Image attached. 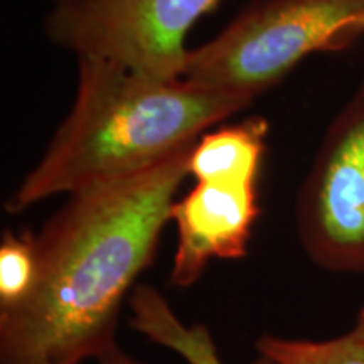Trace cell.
I'll use <instances>...</instances> for the list:
<instances>
[{
	"label": "cell",
	"mask_w": 364,
	"mask_h": 364,
	"mask_svg": "<svg viewBox=\"0 0 364 364\" xmlns=\"http://www.w3.org/2000/svg\"><path fill=\"white\" fill-rule=\"evenodd\" d=\"M194 145L129 179L73 194L36 235L38 280L0 311V364H81L117 343L122 302L152 263Z\"/></svg>",
	"instance_id": "cell-1"
},
{
	"label": "cell",
	"mask_w": 364,
	"mask_h": 364,
	"mask_svg": "<svg viewBox=\"0 0 364 364\" xmlns=\"http://www.w3.org/2000/svg\"><path fill=\"white\" fill-rule=\"evenodd\" d=\"M252 102L184 78L152 80L117 63L78 58L71 112L6 209L17 215L56 194L142 174Z\"/></svg>",
	"instance_id": "cell-2"
},
{
	"label": "cell",
	"mask_w": 364,
	"mask_h": 364,
	"mask_svg": "<svg viewBox=\"0 0 364 364\" xmlns=\"http://www.w3.org/2000/svg\"><path fill=\"white\" fill-rule=\"evenodd\" d=\"M364 36V0H257L215 39L189 49L182 78L255 98L314 53Z\"/></svg>",
	"instance_id": "cell-3"
},
{
	"label": "cell",
	"mask_w": 364,
	"mask_h": 364,
	"mask_svg": "<svg viewBox=\"0 0 364 364\" xmlns=\"http://www.w3.org/2000/svg\"><path fill=\"white\" fill-rule=\"evenodd\" d=\"M221 0H59L46 38L78 58L117 63L152 80H179L186 38Z\"/></svg>",
	"instance_id": "cell-4"
},
{
	"label": "cell",
	"mask_w": 364,
	"mask_h": 364,
	"mask_svg": "<svg viewBox=\"0 0 364 364\" xmlns=\"http://www.w3.org/2000/svg\"><path fill=\"white\" fill-rule=\"evenodd\" d=\"M297 231L317 267L364 273V80L332 120L300 188Z\"/></svg>",
	"instance_id": "cell-5"
},
{
	"label": "cell",
	"mask_w": 364,
	"mask_h": 364,
	"mask_svg": "<svg viewBox=\"0 0 364 364\" xmlns=\"http://www.w3.org/2000/svg\"><path fill=\"white\" fill-rule=\"evenodd\" d=\"M260 216L257 184L240 181H199L171 208L177 248L171 285L188 289L201 279L211 260H238Z\"/></svg>",
	"instance_id": "cell-6"
},
{
	"label": "cell",
	"mask_w": 364,
	"mask_h": 364,
	"mask_svg": "<svg viewBox=\"0 0 364 364\" xmlns=\"http://www.w3.org/2000/svg\"><path fill=\"white\" fill-rule=\"evenodd\" d=\"M268 124L252 117L240 124L208 132L189 156V176L199 181H240L257 184L267 149Z\"/></svg>",
	"instance_id": "cell-7"
},
{
	"label": "cell",
	"mask_w": 364,
	"mask_h": 364,
	"mask_svg": "<svg viewBox=\"0 0 364 364\" xmlns=\"http://www.w3.org/2000/svg\"><path fill=\"white\" fill-rule=\"evenodd\" d=\"M130 326L145 338L179 354L188 364H225L211 332L203 324L186 326L159 290L136 285L130 295ZM253 364H279L262 356Z\"/></svg>",
	"instance_id": "cell-8"
},
{
	"label": "cell",
	"mask_w": 364,
	"mask_h": 364,
	"mask_svg": "<svg viewBox=\"0 0 364 364\" xmlns=\"http://www.w3.org/2000/svg\"><path fill=\"white\" fill-rule=\"evenodd\" d=\"M257 349L279 364H364V306L353 329L339 338L306 341L263 334Z\"/></svg>",
	"instance_id": "cell-9"
},
{
	"label": "cell",
	"mask_w": 364,
	"mask_h": 364,
	"mask_svg": "<svg viewBox=\"0 0 364 364\" xmlns=\"http://www.w3.org/2000/svg\"><path fill=\"white\" fill-rule=\"evenodd\" d=\"M38 280L36 235L6 231L0 243V311L17 307L33 292Z\"/></svg>",
	"instance_id": "cell-10"
},
{
	"label": "cell",
	"mask_w": 364,
	"mask_h": 364,
	"mask_svg": "<svg viewBox=\"0 0 364 364\" xmlns=\"http://www.w3.org/2000/svg\"><path fill=\"white\" fill-rule=\"evenodd\" d=\"M97 361L98 364H142L136 361L135 358H132L130 354H127L117 343L108 346L97 358Z\"/></svg>",
	"instance_id": "cell-11"
},
{
	"label": "cell",
	"mask_w": 364,
	"mask_h": 364,
	"mask_svg": "<svg viewBox=\"0 0 364 364\" xmlns=\"http://www.w3.org/2000/svg\"><path fill=\"white\" fill-rule=\"evenodd\" d=\"M51 2H54V4H56V2H59V0H51Z\"/></svg>",
	"instance_id": "cell-12"
}]
</instances>
